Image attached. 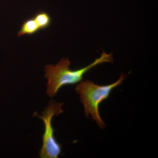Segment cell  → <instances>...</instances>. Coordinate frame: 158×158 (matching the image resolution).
Instances as JSON below:
<instances>
[{
	"label": "cell",
	"instance_id": "6da1fadb",
	"mask_svg": "<svg viewBox=\"0 0 158 158\" xmlns=\"http://www.w3.org/2000/svg\"><path fill=\"white\" fill-rule=\"evenodd\" d=\"M113 62V54H107L103 51L100 57L90 65L77 70L70 69L69 66L71 62L68 58H63L56 65H46L44 68V77L48 80L47 94L50 97H54L63 86L75 85L81 81L85 74L97 65Z\"/></svg>",
	"mask_w": 158,
	"mask_h": 158
},
{
	"label": "cell",
	"instance_id": "7a4b0ae2",
	"mask_svg": "<svg viewBox=\"0 0 158 158\" xmlns=\"http://www.w3.org/2000/svg\"><path fill=\"white\" fill-rule=\"evenodd\" d=\"M127 75L122 73L118 80L109 85H99L87 80L81 81L75 87L76 91L80 95L81 102L85 108L86 117L91 116L93 121L96 122L100 128L104 129L106 126L102 119L99 112V105L110 96L111 91L121 85Z\"/></svg>",
	"mask_w": 158,
	"mask_h": 158
},
{
	"label": "cell",
	"instance_id": "3957f363",
	"mask_svg": "<svg viewBox=\"0 0 158 158\" xmlns=\"http://www.w3.org/2000/svg\"><path fill=\"white\" fill-rule=\"evenodd\" d=\"M64 103H59L52 99L48 106L39 116L35 113L33 116H37L42 119L44 124V133L43 135V144L40 150V157L41 158H58L62 153V145L57 141L55 137V130L52 125V120L54 116H58L63 113L62 106Z\"/></svg>",
	"mask_w": 158,
	"mask_h": 158
},
{
	"label": "cell",
	"instance_id": "277c9868",
	"mask_svg": "<svg viewBox=\"0 0 158 158\" xmlns=\"http://www.w3.org/2000/svg\"><path fill=\"white\" fill-rule=\"evenodd\" d=\"M40 31L38 25L34 17L26 20L23 23L18 34L19 37L25 35H31Z\"/></svg>",
	"mask_w": 158,
	"mask_h": 158
},
{
	"label": "cell",
	"instance_id": "5b68a950",
	"mask_svg": "<svg viewBox=\"0 0 158 158\" xmlns=\"http://www.w3.org/2000/svg\"><path fill=\"white\" fill-rule=\"evenodd\" d=\"M33 17L40 30L47 29L52 23V18L50 15L45 11H39L36 13Z\"/></svg>",
	"mask_w": 158,
	"mask_h": 158
}]
</instances>
